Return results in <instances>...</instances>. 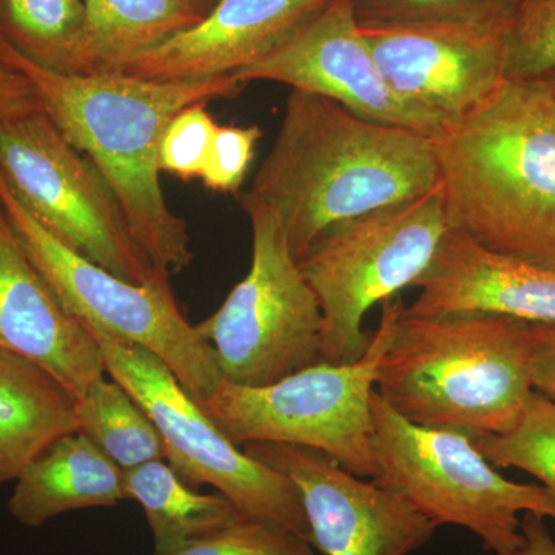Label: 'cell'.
Here are the masks:
<instances>
[{
	"label": "cell",
	"mask_w": 555,
	"mask_h": 555,
	"mask_svg": "<svg viewBox=\"0 0 555 555\" xmlns=\"http://www.w3.org/2000/svg\"><path fill=\"white\" fill-rule=\"evenodd\" d=\"M235 78L243 86L257 80L286 83L338 102L363 118L429 137L443 126L389 89L361 33L353 0H332L284 46Z\"/></svg>",
	"instance_id": "obj_14"
},
{
	"label": "cell",
	"mask_w": 555,
	"mask_h": 555,
	"mask_svg": "<svg viewBox=\"0 0 555 555\" xmlns=\"http://www.w3.org/2000/svg\"><path fill=\"white\" fill-rule=\"evenodd\" d=\"M555 69V0H521L507 31L509 79H539Z\"/></svg>",
	"instance_id": "obj_26"
},
{
	"label": "cell",
	"mask_w": 555,
	"mask_h": 555,
	"mask_svg": "<svg viewBox=\"0 0 555 555\" xmlns=\"http://www.w3.org/2000/svg\"><path fill=\"white\" fill-rule=\"evenodd\" d=\"M0 38L62 75H96L83 0H0Z\"/></svg>",
	"instance_id": "obj_21"
},
{
	"label": "cell",
	"mask_w": 555,
	"mask_h": 555,
	"mask_svg": "<svg viewBox=\"0 0 555 555\" xmlns=\"http://www.w3.org/2000/svg\"><path fill=\"white\" fill-rule=\"evenodd\" d=\"M524 545L513 555H555V540L545 524V517L525 513L521 517Z\"/></svg>",
	"instance_id": "obj_32"
},
{
	"label": "cell",
	"mask_w": 555,
	"mask_h": 555,
	"mask_svg": "<svg viewBox=\"0 0 555 555\" xmlns=\"http://www.w3.org/2000/svg\"><path fill=\"white\" fill-rule=\"evenodd\" d=\"M207 105L206 102L190 105L171 119L160 142V171L182 181L203 177L219 126Z\"/></svg>",
	"instance_id": "obj_28"
},
{
	"label": "cell",
	"mask_w": 555,
	"mask_h": 555,
	"mask_svg": "<svg viewBox=\"0 0 555 555\" xmlns=\"http://www.w3.org/2000/svg\"><path fill=\"white\" fill-rule=\"evenodd\" d=\"M155 555H315L309 540L281 528L241 516L178 550Z\"/></svg>",
	"instance_id": "obj_27"
},
{
	"label": "cell",
	"mask_w": 555,
	"mask_h": 555,
	"mask_svg": "<svg viewBox=\"0 0 555 555\" xmlns=\"http://www.w3.org/2000/svg\"><path fill=\"white\" fill-rule=\"evenodd\" d=\"M532 326V383L537 392L555 398V324Z\"/></svg>",
	"instance_id": "obj_30"
},
{
	"label": "cell",
	"mask_w": 555,
	"mask_h": 555,
	"mask_svg": "<svg viewBox=\"0 0 555 555\" xmlns=\"http://www.w3.org/2000/svg\"><path fill=\"white\" fill-rule=\"evenodd\" d=\"M98 73L131 62L203 20L190 0H83Z\"/></svg>",
	"instance_id": "obj_22"
},
{
	"label": "cell",
	"mask_w": 555,
	"mask_h": 555,
	"mask_svg": "<svg viewBox=\"0 0 555 555\" xmlns=\"http://www.w3.org/2000/svg\"><path fill=\"white\" fill-rule=\"evenodd\" d=\"M437 185L429 134L292 90L275 144L247 193L280 217L298 259L339 222L426 195Z\"/></svg>",
	"instance_id": "obj_3"
},
{
	"label": "cell",
	"mask_w": 555,
	"mask_h": 555,
	"mask_svg": "<svg viewBox=\"0 0 555 555\" xmlns=\"http://www.w3.org/2000/svg\"><path fill=\"white\" fill-rule=\"evenodd\" d=\"M332 0H218L206 16L145 51L122 73L139 79L236 75L280 49Z\"/></svg>",
	"instance_id": "obj_15"
},
{
	"label": "cell",
	"mask_w": 555,
	"mask_h": 555,
	"mask_svg": "<svg viewBox=\"0 0 555 555\" xmlns=\"http://www.w3.org/2000/svg\"><path fill=\"white\" fill-rule=\"evenodd\" d=\"M418 297L404 313L437 318L486 312L531 324H555V269L495 254L448 230L426 272Z\"/></svg>",
	"instance_id": "obj_17"
},
{
	"label": "cell",
	"mask_w": 555,
	"mask_h": 555,
	"mask_svg": "<svg viewBox=\"0 0 555 555\" xmlns=\"http://www.w3.org/2000/svg\"><path fill=\"white\" fill-rule=\"evenodd\" d=\"M448 230L437 185L339 222L297 259L323 312L321 361L353 363L366 353L372 335L363 328L364 317L414 286Z\"/></svg>",
	"instance_id": "obj_7"
},
{
	"label": "cell",
	"mask_w": 555,
	"mask_h": 555,
	"mask_svg": "<svg viewBox=\"0 0 555 555\" xmlns=\"http://www.w3.org/2000/svg\"><path fill=\"white\" fill-rule=\"evenodd\" d=\"M358 21L507 22L521 0H353Z\"/></svg>",
	"instance_id": "obj_25"
},
{
	"label": "cell",
	"mask_w": 555,
	"mask_h": 555,
	"mask_svg": "<svg viewBox=\"0 0 555 555\" xmlns=\"http://www.w3.org/2000/svg\"><path fill=\"white\" fill-rule=\"evenodd\" d=\"M122 500L124 469L76 430L22 469L9 511L21 525L39 528L68 511L116 506Z\"/></svg>",
	"instance_id": "obj_18"
},
{
	"label": "cell",
	"mask_w": 555,
	"mask_h": 555,
	"mask_svg": "<svg viewBox=\"0 0 555 555\" xmlns=\"http://www.w3.org/2000/svg\"><path fill=\"white\" fill-rule=\"evenodd\" d=\"M448 229L478 246L555 269V94L505 79L430 137Z\"/></svg>",
	"instance_id": "obj_2"
},
{
	"label": "cell",
	"mask_w": 555,
	"mask_h": 555,
	"mask_svg": "<svg viewBox=\"0 0 555 555\" xmlns=\"http://www.w3.org/2000/svg\"><path fill=\"white\" fill-rule=\"evenodd\" d=\"M190 2H192L193 5H195L196 9H198L201 13H203L204 16H206L208 10H210L211 7H214L215 3L218 2V0H190Z\"/></svg>",
	"instance_id": "obj_33"
},
{
	"label": "cell",
	"mask_w": 555,
	"mask_h": 555,
	"mask_svg": "<svg viewBox=\"0 0 555 555\" xmlns=\"http://www.w3.org/2000/svg\"><path fill=\"white\" fill-rule=\"evenodd\" d=\"M78 433L124 470L167 460L158 427L113 378H98L78 400Z\"/></svg>",
	"instance_id": "obj_23"
},
{
	"label": "cell",
	"mask_w": 555,
	"mask_h": 555,
	"mask_svg": "<svg viewBox=\"0 0 555 555\" xmlns=\"http://www.w3.org/2000/svg\"><path fill=\"white\" fill-rule=\"evenodd\" d=\"M404 308L398 297L383 302L371 345L353 363L320 361L268 386L222 382L199 408L236 447L270 441L312 448L358 477L375 478L372 392Z\"/></svg>",
	"instance_id": "obj_5"
},
{
	"label": "cell",
	"mask_w": 555,
	"mask_h": 555,
	"mask_svg": "<svg viewBox=\"0 0 555 555\" xmlns=\"http://www.w3.org/2000/svg\"><path fill=\"white\" fill-rule=\"evenodd\" d=\"M261 138L258 126H218L201 177L204 188L217 193H238Z\"/></svg>",
	"instance_id": "obj_29"
},
{
	"label": "cell",
	"mask_w": 555,
	"mask_h": 555,
	"mask_svg": "<svg viewBox=\"0 0 555 555\" xmlns=\"http://www.w3.org/2000/svg\"><path fill=\"white\" fill-rule=\"evenodd\" d=\"M539 79H542L543 82H545L546 86L550 87L551 91H553V93L555 94V69H553V72L547 73V75L542 76V78Z\"/></svg>",
	"instance_id": "obj_34"
},
{
	"label": "cell",
	"mask_w": 555,
	"mask_h": 555,
	"mask_svg": "<svg viewBox=\"0 0 555 555\" xmlns=\"http://www.w3.org/2000/svg\"><path fill=\"white\" fill-rule=\"evenodd\" d=\"M0 206L25 254L73 315L155 353L196 403L217 392L224 382L217 352L179 309L170 276L134 284L76 254L22 206L2 177Z\"/></svg>",
	"instance_id": "obj_9"
},
{
	"label": "cell",
	"mask_w": 555,
	"mask_h": 555,
	"mask_svg": "<svg viewBox=\"0 0 555 555\" xmlns=\"http://www.w3.org/2000/svg\"><path fill=\"white\" fill-rule=\"evenodd\" d=\"M372 480L397 492L433 524L469 529L496 555L524 545L520 514L555 518V499L542 485L507 480L456 430L415 425L372 392Z\"/></svg>",
	"instance_id": "obj_6"
},
{
	"label": "cell",
	"mask_w": 555,
	"mask_h": 555,
	"mask_svg": "<svg viewBox=\"0 0 555 555\" xmlns=\"http://www.w3.org/2000/svg\"><path fill=\"white\" fill-rule=\"evenodd\" d=\"M27 80L17 73L11 72L5 65L0 64V120L14 118L22 113L30 112L38 107Z\"/></svg>",
	"instance_id": "obj_31"
},
{
	"label": "cell",
	"mask_w": 555,
	"mask_h": 555,
	"mask_svg": "<svg viewBox=\"0 0 555 555\" xmlns=\"http://www.w3.org/2000/svg\"><path fill=\"white\" fill-rule=\"evenodd\" d=\"M86 326L101 347L105 372L147 412L170 466L185 483L214 486L244 517L281 526L310 542L301 495L291 478L233 444L155 353L105 328Z\"/></svg>",
	"instance_id": "obj_10"
},
{
	"label": "cell",
	"mask_w": 555,
	"mask_h": 555,
	"mask_svg": "<svg viewBox=\"0 0 555 555\" xmlns=\"http://www.w3.org/2000/svg\"><path fill=\"white\" fill-rule=\"evenodd\" d=\"M0 349L38 364L76 400L104 377L101 347L22 248L0 206Z\"/></svg>",
	"instance_id": "obj_16"
},
{
	"label": "cell",
	"mask_w": 555,
	"mask_h": 555,
	"mask_svg": "<svg viewBox=\"0 0 555 555\" xmlns=\"http://www.w3.org/2000/svg\"><path fill=\"white\" fill-rule=\"evenodd\" d=\"M0 64L27 80L40 108L101 171L153 266L167 276L188 268V222L171 211L160 188V142L182 109L230 100L246 86L235 75L171 82L127 73L62 75L25 60L2 38Z\"/></svg>",
	"instance_id": "obj_1"
},
{
	"label": "cell",
	"mask_w": 555,
	"mask_h": 555,
	"mask_svg": "<svg viewBox=\"0 0 555 555\" xmlns=\"http://www.w3.org/2000/svg\"><path fill=\"white\" fill-rule=\"evenodd\" d=\"M375 389L415 425L476 440L517 426L534 396L531 323L496 313L398 318Z\"/></svg>",
	"instance_id": "obj_4"
},
{
	"label": "cell",
	"mask_w": 555,
	"mask_h": 555,
	"mask_svg": "<svg viewBox=\"0 0 555 555\" xmlns=\"http://www.w3.org/2000/svg\"><path fill=\"white\" fill-rule=\"evenodd\" d=\"M0 177L22 206L76 254L134 284L164 275L131 235L101 171L40 105L0 120Z\"/></svg>",
	"instance_id": "obj_11"
},
{
	"label": "cell",
	"mask_w": 555,
	"mask_h": 555,
	"mask_svg": "<svg viewBox=\"0 0 555 555\" xmlns=\"http://www.w3.org/2000/svg\"><path fill=\"white\" fill-rule=\"evenodd\" d=\"M124 488L127 500L144 509L156 554L178 550L243 516L221 492H196L164 460L124 470Z\"/></svg>",
	"instance_id": "obj_20"
},
{
	"label": "cell",
	"mask_w": 555,
	"mask_h": 555,
	"mask_svg": "<svg viewBox=\"0 0 555 555\" xmlns=\"http://www.w3.org/2000/svg\"><path fill=\"white\" fill-rule=\"evenodd\" d=\"M507 22H361L389 89L437 118H459L507 79Z\"/></svg>",
	"instance_id": "obj_12"
},
{
	"label": "cell",
	"mask_w": 555,
	"mask_h": 555,
	"mask_svg": "<svg viewBox=\"0 0 555 555\" xmlns=\"http://www.w3.org/2000/svg\"><path fill=\"white\" fill-rule=\"evenodd\" d=\"M243 448L297 485L310 545L323 554L408 555L436 534L438 526L403 496L349 473L324 452L270 441Z\"/></svg>",
	"instance_id": "obj_13"
},
{
	"label": "cell",
	"mask_w": 555,
	"mask_h": 555,
	"mask_svg": "<svg viewBox=\"0 0 555 555\" xmlns=\"http://www.w3.org/2000/svg\"><path fill=\"white\" fill-rule=\"evenodd\" d=\"M251 224V266L222 302L196 324L217 352L225 383L268 386L321 361L323 312L272 208L244 193Z\"/></svg>",
	"instance_id": "obj_8"
},
{
	"label": "cell",
	"mask_w": 555,
	"mask_h": 555,
	"mask_svg": "<svg viewBox=\"0 0 555 555\" xmlns=\"http://www.w3.org/2000/svg\"><path fill=\"white\" fill-rule=\"evenodd\" d=\"M78 430V400L27 358L0 349V486Z\"/></svg>",
	"instance_id": "obj_19"
},
{
	"label": "cell",
	"mask_w": 555,
	"mask_h": 555,
	"mask_svg": "<svg viewBox=\"0 0 555 555\" xmlns=\"http://www.w3.org/2000/svg\"><path fill=\"white\" fill-rule=\"evenodd\" d=\"M495 467H517L537 478L555 499V398L534 392L516 427L474 440Z\"/></svg>",
	"instance_id": "obj_24"
}]
</instances>
